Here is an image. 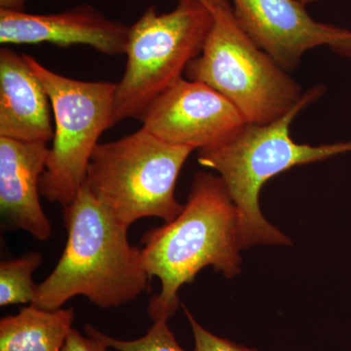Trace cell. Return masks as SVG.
I'll return each instance as SVG.
<instances>
[{"label": "cell", "mask_w": 351, "mask_h": 351, "mask_svg": "<svg viewBox=\"0 0 351 351\" xmlns=\"http://www.w3.org/2000/svg\"><path fill=\"white\" fill-rule=\"evenodd\" d=\"M27 0H0V8L12 11H24Z\"/></svg>", "instance_id": "cell-18"}, {"label": "cell", "mask_w": 351, "mask_h": 351, "mask_svg": "<svg viewBox=\"0 0 351 351\" xmlns=\"http://www.w3.org/2000/svg\"><path fill=\"white\" fill-rule=\"evenodd\" d=\"M324 92L325 86L316 85L304 92L299 103L280 119L265 125L246 123L225 144L198 151L200 165L217 171L230 191L239 212L243 250L258 245L293 244L285 233L263 215L258 197L265 182L295 166L351 152V141L311 145L297 144L291 138V123Z\"/></svg>", "instance_id": "cell-3"}, {"label": "cell", "mask_w": 351, "mask_h": 351, "mask_svg": "<svg viewBox=\"0 0 351 351\" xmlns=\"http://www.w3.org/2000/svg\"><path fill=\"white\" fill-rule=\"evenodd\" d=\"M140 120L143 128L164 142L193 151L225 144L246 124L214 88L184 77L159 95Z\"/></svg>", "instance_id": "cell-8"}, {"label": "cell", "mask_w": 351, "mask_h": 351, "mask_svg": "<svg viewBox=\"0 0 351 351\" xmlns=\"http://www.w3.org/2000/svg\"><path fill=\"white\" fill-rule=\"evenodd\" d=\"M51 101L25 54L0 50V137L48 143L54 138Z\"/></svg>", "instance_id": "cell-12"}, {"label": "cell", "mask_w": 351, "mask_h": 351, "mask_svg": "<svg viewBox=\"0 0 351 351\" xmlns=\"http://www.w3.org/2000/svg\"><path fill=\"white\" fill-rule=\"evenodd\" d=\"M105 343L90 336H82L80 331L73 328L69 335L63 351H108Z\"/></svg>", "instance_id": "cell-17"}, {"label": "cell", "mask_w": 351, "mask_h": 351, "mask_svg": "<svg viewBox=\"0 0 351 351\" xmlns=\"http://www.w3.org/2000/svg\"><path fill=\"white\" fill-rule=\"evenodd\" d=\"M214 23L186 76L209 85L234 106L246 123H271L299 103V83L258 48L235 19L232 3L211 9Z\"/></svg>", "instance_id": "cell-5"}, {"label": "cell", "mask_w": 351, "mask_h": 351, "mask_svg": "<svg viewBox=\"0 0 351 351\" xmlns=\"http://www.w3.org/2000/svg\"><path fill=\"white\" fill-rule=\"evenodd\" d=\"M200 2L204 3L205 5L209 7L210 9L218 5H223V4L232 3L230 0H199Z\"/></svg>", "instance_id": "cell-19"}, {"label": "cell", "mask_w": 351, "mask_h": 351, "mask_svg": "<svg viewBox=\"0 0 351 351\" xmlns=\"http://www.w3.org/2000/svg\"><path fill=\"white\" fill-rule=\"evenodd\" d=\"M68 240L56 267L43 283L32 306L58 309L77 295L112 308L137 300L151 279L142 250L132 246L128 228L101 206L85 184L64 207Z\"/></svg>", "instance_id": "cell-2"}, {"label": "cell", "mask_w": 351, "mask_h": 351, "mask_svg": "<svg viewBox=\"0 0 351 351\" xmlns=\"http://www.w3.org/2000/svg\"><path fill=\"white\" fill-rule=\"evenodd\" d=\"M184 313L188 317L193 339H195V351H258L256 348H248L234 343L228 339L221 338L196 321L193 314L184 306Z\"/></svg>", "instance_id": "cell-16"}, {"label": "cell", "mask_w": 351, "mask_h": 351, "mask_svg": "<svg viewBox=\"0 0 351 351\" xmlns=\"http://www.w3.org/2000/svg\"><path fill=\"white\" fill-rule=\"evenodd\" d=\"M239 212L219 176L199 172L181 213L143 235L145 267L160 280L149 302V317L169 321L180 306V289L205 267L232 279L241 272Z\"/></svg>", "instance_id": "cell-1"}, {"label": "cell", "mask_w": 351, "mask_h": 351, "mask_svg": "<svg viewBox=\"0 0 351 351\" xmlns=\"http://www.w3.org/2000/svg\"><path fill=\"white\" fill-rule=\"evenodd\" d=\"M242 31L283 69L300 66L307 51L327 46L351 58V29L317 22L299 0H232Z\"/></svg>", "instance_id": "cell-9"}, {"label": "cell", "mask_w": 351, "mask_h": 351, "mask_svg": "<svg viewBox=\"0 0 351 351\" xmlns=\"http://www.w3.org/2000/svg\"><path fill=\"white\" fill-rule=\"evenodd\" d=\"M193 149L164 142L145 129L99 144L83 184L120 225L130 228L144 218L170 221L184 205L175 191Z\"/></svg>", "instance_id": "cell-4"}, {"label": "cell", "mask_w": 351, "mask_h": 351, "mask_svg": "<svg viewBox=\"0 0 351 351\" xmlns=\"http://www.w3.org/2000/svg\"><path fill=\"white\" fill-rule=\"evenodd\" d=\"M43 256L29 252L0 263V306L32 304L38 292L32 274L40 267Z\"/></svg>", "instance_id": "cell-14"}, {"label": "cell", "mask_w": 351, "mask_h": 351, "mask_svg": "<svg viewBox=\"0 0 351 351\" xmlns=\"http://www.w3.org/2000/svg\"><path fill=\"white\" fill-rule=\"evenodd\" d=\"M129 25L110 20L89 4L64 12L29 14L0 8V43L86 45L108 56L125 54Z\"/></svg>", "instance_id": "cell-10"}, {"label": "cell", "mask_w": 351, "mask_h": 351, "mask_svg": "<svg viewBox=\"0 0 351 351\" xmlns=\"http://www.w3.org/2000/svg\"><path fill=\"white\" fill-rule=\"evenodd\" d=\"M299 1H301L302 4L306 5V4L313 3V2L316 1H320V0H299Z\"/></svg>", "instance_id": "cell-20"}, {"label": "cell", "mask_w": 351, "mask_h": 351, "mask_svg": "<svg viewBox=\"0 0 351 351\" xmlns=\"http://www.w3.org/2000/svg\"><path fill=\"white\" fill-rule=\"evenodd\" d=\"M213 23L211 9L199 0H178L167 13L149 6L130 25L125 73L113 101V126L140 119L159 95L182 78L202 52Z\"/></svg>", "instance_id": "cell-6"}, {"label": "cell", "mask_w": 351, "mask_h": 351, "mask_svg": "<svg viewBox=\"0 0 351 351\" xmlns=\"http://www.w3.org/2000/svg\"><path fill=\"white\" fill-rule=\"evenodd\" d=\"M25 57L45 87L55 119L54 138L39 191L46 200L64 208L82 189L101 134L113 126L117 83L73 80L45 68L34 57Z\"/></svg>", "instance_id": "cell-7"}, {"label": "cell", "mask_w": 351, "mask_h": 351, "mask_svg": "<svg viewBox=\"0 0 351 351\" xmlns=\"http://www.w3.org/2000/svg\"><path fill=\"white\" fill-rule=\"evenodd\" d=\"M84 331L87 336L99 339L110 350L117 351H186L178 343L165 319L154 321L145 336L131 341L112 338L90 324L85 326Z\"/></svg>", "instance_id": "cell-15"}, {"label": "cell", "mask_w": 351, "mask_h": 351, "mask_svg": "<svg viewBox=\"0 0 351 351\" xmlns=\"http://www.w3.org/2000/svg\"><path fill=\"white\" fill-rule=\"evenodd\" d=\"M73 319V308L23 307L0 320V351H63Z\"/></svg>", "instance_id": "cell-13"}, {"label": "cell", "mask_w": 351, "mask_h": 351, "mask_svg": "<svg viewBox=\"0 0 351 351\" xmlns=\"http://www.w3.org/2000/svg\"><path fill=\"white\" fill-rule=\"evenodd\" d=\"M49 152L45 142L0 137L2 219L6 226L25 230L41 242L52 235V225L39 200Z\"/></svg>", "instance_id": "cell-11"}]
</instances>
